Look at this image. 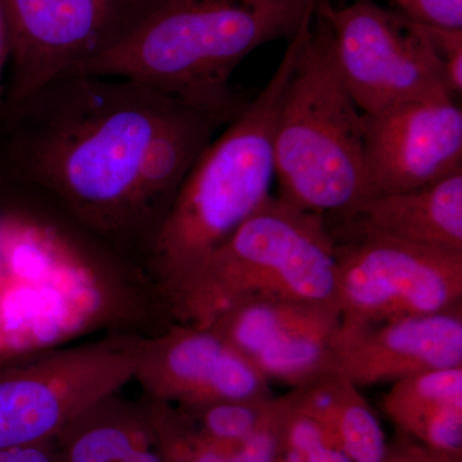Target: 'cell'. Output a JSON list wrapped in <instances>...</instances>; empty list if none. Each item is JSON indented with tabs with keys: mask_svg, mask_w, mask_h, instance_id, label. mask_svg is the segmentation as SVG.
<instances>
[{
	"mask_svg": "<svg viewBox=\"0 0 462 462\" xmlns=\"http://www.w3.org/2000/svg\"><path fill=\"white\" fill-rule=\"evenodd\" d=\"M379 462H462V455L438 451L398 433L396 439L388 443L387 454Z\"/></svg>",
	"mask_w": 462,
	"mask_h": 462,
	"instance_id": "25",
	"label": "cell"
},
{
	"mask_svg": "<svg viewBox=\"0 0 462 462\" xmlns=\"http://www.w3.org/2000/svg\"><path fill=\"white\" fill-rule=\"evenodd\" d=\"M60 462H165L147 406L97 404L54 439Z\"/></svg>",
	"mask_w": 462,
	"mask_h": 462,
	"instance_id": "17",
	"label": "cell"
},
{
	"mask_svg": "<svg viewBox=\"0 0 462 462\" xmlns=\"http://www.w3.org/2000/svg\"><path fill=\"white\" fill-rule=\"evenodd\" d=\"M322 218L334 243L383 238L462 251V171L416 189L364 197Z\"/></svg>",
	"mask_w": 462,
	"mask_h": 462,
	"instance_id": "15",
	"label": "cell"
},
{
	"mask_svg": "<svg viewBox=\"0 0 462 462\" xmlns=\"http://www.w3.org/2000/svg\"><path fill=\"white\" fill-rule=\"evenodd\" d=\"M430 38L452 96L462 93V29L430 26Z\"/></svg>",
	"mask_w": 462,
	"mask_h": 462,
	"instance_id": "24",
	"label": "cell"
},
{
	"mask_svg": "<svg viewBox=\"0 0 462 462\" xmlns=\"http://www.w3.org/2000/svg\"><path fill=\"white\" fill-rule=\"evenodd\" d=\"M287 398L284 440L296 448L306 462H354L329 431L314 419L296 411Z\"/></svg>",
	"mask_w": 462,
	"mask_h": 462,
	"instance_id": "21",
	"label": "cell"
},
{
	"mask_svg": "<svg viewBox=\"0 0 462 462\" xmlns=\"http://www.w3.org/2000/svg\"><path fill=\"white\" fill-rule=\"evenodd\" d=\"M135 379L148 400L175 404L272 397L269 380L215 330L179 324L145 339Z\"/></svg>",
	"mask_w": 462,
	"mask_h": 462,
	"instance_id": "13",
	"label": "cell"
},
{
	"mask_svg": "<svg viewBox=\"0 0 462 462\" xmlns=\"http://www.w3.org/2000/svg\"><path fill=\"white\" fill-rule=\"evenodd\" d=\"M163 0H5L11 29L7 93L17 105L60 76L80 71L125 41Z\"/></svg>",
	"mask_w": 462,
	"mask_h": 462,
	"instance_id": "9",
	"label": "cell"
},
{
	"mask_svg": "<svg viewBox=\"0 0 462 462\" xmlns=\"http://www.w3.org/2000/svg\"><path fill=\"white\" fill-rule=\"evenodd\" d=\"M398 12L424 25L462 29V0H391Z\"/></svg>",
	"mask_w": 462,
	"mask_h": 462,
	"instance_id": "23",
	"label": "cell"
},
{
	"mask_svg": "<svg viewBox=\"0 0 462 462\" xmlns=\"http://www.w3.org/2000/svg\"><path fill=\"white\" fill-rule=\"evenodd\" d=\"M336 245L340 320L438 314L462 302V251L363 238Z\"/></svg>",
	"mask_w": 462,
	"mask_h": 462,
	"instance_id": "10",
	"label": "cell"
},
{
	"mask_svg": "<svg viewBox=\"0 0 462 462\" xmlns=\"http://www.w3.org/2000/svg\"><path fill=\"white\" fill-rule=\"evenodd\" d=\"M0 462H60L56 443L14 447L0 449Z\"/></svg>",
	"mask_w": 462,
	"mask_h": 462,
	"instance_id": "26",
	"label": "cell"
},
{
	"mask_svg": "<svg viewBox=\"0 0 462 462\" xmlns=\"http://www.w3.org/2000/svg\"><path fill=\"white\" fill-rule=\"evenodd\" d=\"M358 385L338 373H322L293 387L289 403L296 411L321 424L354 462H379L388 440Z\"/></svg>",
	"mask_w": 462,
	"mask_h": 462,
	"instance_id": "18",
	"label": "cell"
},
{
	"mask_svg": "<svg viewBox=\"0 0 462 462\" xmlns=\"http://www.w3.org/2000/svg\"><path fill=\"white\" fill-rule=\"evenodd\" d=\"M287 398H276L272 411L245 439L229 449L230 462H278L284 445Z\"/></svg>",
	"mask_w": 462,
	"mask_h": 462,
	"instance_id": "22",
	"label": "cell"
},
{
	"mask_svg": "<svg viewBox=\"0 0 462 462\" xmlns=\"http://www.w3.org/2000/svg\"><path fill=\"white\" fill-rule=\"evenodd\" d=\"M339 324L338 307L331 303L263 298L233 307L207 328L269 382L297 387L328 372Z\"/></svg>",
	"mask_w": 462,
	"mask_h": 462,
	"instance_id": "12",
	"label": "cell"
},
{
	"mask_svg": "<svg viewBox=\"0 0 462 462\" xmlns=\"http://www.w3.org/2000/svg\"><path fill=\"white\" fill-rule=\"evenodd\" d=\"M383 410L404 436L462 455V365L397 380Z\"/></svg>",
	"mask_w": 462,
	"mask_h": 462,
	"instance_id": "16",
	"label": "cell"
},
{
	"mask_svg": "<svg viewBox=\"0 0 462 462\" xmlns=\"http://www.w3.org/2000/svg\"><path fill=\"white\" fill-rule=\"evenodd\" d=\"M462 365V306L376 322L340 320L328 372L358 387Z\"/></svg>",
	"mask_w": 462,
	"mask_h": 462,
	"instance_id": "14",
	"label": "cell"
},
{
	"mask_svg": "<svg viewBox=\"0 0 462 462\" xmlns=\"http://www.w3.org/2000/svg\"><path fill=\"white\" fill-rule=\"evenodd\" d=\"M312 18L289 42L272 78L203 151L151 243L166 288L199 266L273 199L276 118Z\"/></svg>",
	"mask_w": 462,
	"mask_h": 462,
	"instance_id": "3",
	"label": "cell"
},
{
	"mask_svg": "<svg viewBox=\"0 0 462 462\" xmlns=\"http://www.w3.org/2000/svg\"><path fill=\"white\" fill-rule=\"evenodd\" d=\"M315 11L327 23L337 69L361 114L418 100L455 99L430 25L374 0L346 5L316 0Z\"/></svg>",
	"mask_w": 462,
	"mask_h": 462,
	"instance_id": "8",
	"label": "cell"
},
{
	"mask_svg": "<svg viewBox=\"0 0 462 462\" xmlns=\"http://www.w3.org/2000/svg\"><path fill=\"white\" fill-rule=\"evenodd\" d=\"M2 111L7 175L96 229L149 223L154 234L194 163L236 115L85 72L54 79Z\"/></svg>",
	"mask_w": 462,
	"mask_h": 462,
	"instance_id": "1",
	"label": "cell"
},
{
	"mask_svg": "<svg viewBox=\"0 0 462 462\" xmlns=\"http://www.w3.org/2000/svg\"><path fill=\"white\" fill-rule=\"evenodd\" d=\"M279 199L327 216L367 196L363 114L314 12L279 107L273 135Z\"/></svg>",
	"mask_w": 462,
	"mask_h": 462,
	"instance_id": "5",
	"label": "cell"
},
{
	"mask_svg": "<svg viewBox=\"0 0 462 462\" xmlns=\"http://www.w3.org/2000/svg\"><path fill=\"white\" fill-rule=\"evenodd\" d=\"M145 339L57 348L0 367V449L56 439L135 379Z\"/></svg>",
	"mask_w": 462,
	"mask_h": 462,
	"instance_id": "7",
	"label": "cell"
},
{
	"mask_svg": "<svg viewBox=\"0 0 462 462\" xmlns=\"http://www.w3.org/2000/svg\"><path fill=\"white\" fill-rule=\"evenodd\" d=\"M316 0H163L125 41L79 72L129 79L209 111H238L231 87L240 63L269 42L291 39Z\"/></svg>",
	"mask_w": 462,
	"mask_h": 462,
	"instance_id": "2",
	"label": "cell"
},
{
	"mask_svg": "<svg viewBox=\"0 0 462 462\" xmlns=\"http://www.w3.org/2000/svg\"><path fill=\"white\" fill-rule=\"evenodd\" d=\"M165 462H230V447L209 442L190 430L169 403L148 400Z\"/></svg>",
	"mask_w": 462,
	"mask_h": 462,
	"instance_id": "20",
	"label": "cell"
},
{
	"mask_svg": "<svg viewBox=\"0 0 462 462\" xmlns=\"http://www.w3.org/2000/svg\"><path fill=\"white\" fill-rule=\"evenodd\" d=\"M363 130L367 196L416 189L462 171V112L455 99L363 114Z\"/></svg>",
	"mask_w": 462,
	"mask_h": 462,
	"instance_id": "11",
	"label": "cell"
},
{
	"mask_svg": "<svg viewBox=\"0 0 462 462\" xmlns=\"http://www.w3.org/2000/svg\"><path fill=\"white\" fill-rule=\"evenodd\" d=\"M336 245L322 216L273 196L167 293L180 324L207 328L263 298L336 305Z\"/></svg>",
	"mask_w": 462,
	"mask_h": 462,
	"instance_id": "4",
	"label": "cell"
},
{
	"mask_svg": "<svg viewBox=\"0 0 462 462\" xmlns=\"http://www.w3.org/2000/svg\"><path fill=\"white\" fill-rule=\"evenodd\" d=\"M9 58H11V29H9L5 0H0V85H2L5 67L9 63Z\"/></svg>",
	"mask_w": 462,
	"mask_h": 462,
	"instance_id": "27",
	"label": "cell"
},
{
	"mask_svg": "<svg viewBox=\"0 0 462 462\" xmlns=\"http://www.w3.org/2000/svg\"><path fill=\"white\" fill-rule=\"evenodd\" d=\"M276 397L175 406L179 418L209 442L231 447L247 438L272 411ZM170 404V403H169Z\"/></svg>",
	"mask_w": 462,
	"mask_h": 462,
	"instance_id": "19",
	"label": "cell"
},
{
	"mask_svg": "<svg viewBox=\"0 0 462 462\" xmlns=\"http://www.w3.org/2000/svg\"><path fill=\"white\" fill-rule=\"evenodd\" d=\"M107 309L102 279L62 231L18 240L0 258V367L60 348Z\"/></svg>",
	"mask_w": 462,
	"mask_h": 462,
	"instance_id": "6",
	"label": "cell"
}]
</instances>
